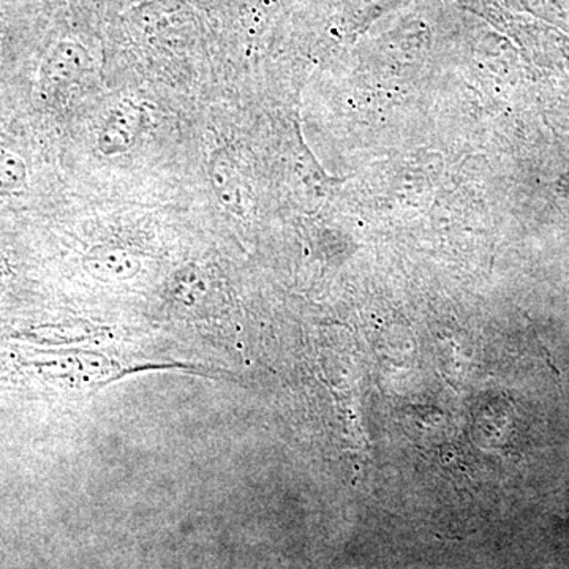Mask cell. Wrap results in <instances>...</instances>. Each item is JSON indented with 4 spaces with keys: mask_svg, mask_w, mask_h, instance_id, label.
Wrapping results in <instances>:
<instances>
[{
    "mask_svg": "<svg viewBox=\"0 0 569 569\" xmlns=\"http://www.w3.org/2000/svg\"><path fill=\"white\" fill-rule=\"evenodd\" d=\"M146 116L141 104L132 99L122 100L104 119L97 148L107 157L121 156L137 144L144 129Z\"/></svg>",
    "mask_w": 569,
    "mask_h": 569,
    "instance_id": "obj_1",
    "label": "cell"
},
{
    "mask_svg": "<svg viewBox=\"0 0 569 569\" xmlns=\"http://www.w3.org/2000/svg\"><path fill=\"white\" fill-rule=\"evenodd\" d=\"M86 67V59H82L77 51H69L66 54H59L52 63V69L48 71V80L56 82L54 86H66V82L77 80Z\"/></svg>",
    "mask_w": 569,
    "mask_h": 569,
    "instance_id": "obj_4",
    "label": "cell"
},
{
    "mask_svg": "<svg viewBox=\"0 0 569 569\" xmlns=\"http://www.w3.org/2000/svg\"><path fill=\"white\" fill-rule=\"evenodd\" d=\"M86 268L97 279L127 280L140 272L141 261L121 247H99L89 254Z\"/></svg>",
    "mask_w": 569,
    "mask_h": 569,
    "instance_id": "obj_2",
    "label": "cell"
},
{
    "mask_svg": "<svg viewBox=\"0 0 569 569\" xmlns=\"http://www.w3.org/2000/svg\"><path fill=\"white\" fill-rule=\"evenodd\" d=\"M209 179L213 194L219 203L224 208L233 209L238 204V187L234 182L233 168L230 160L223 153H212L211 163H209Z\"/></svg>",
    "mask_w": 569,
    "mask_h": 569,
    "instance_id": "obj_3",
    "label": "cell"
},
{
    "mask_svg": "<svg viewBox=\"0 0 569 569\" xmlns=\"http://www.w3.org/2000/svg\"><path fill=\"white\" fill-rule=\"evenodd\" d=\"M26 179V168L20 159L0 153V192L18 189Z\"/></svg>",
    "mask_w": 569,
    "mask_h": 569,
    "instance_id": "obj_5",
    "label": "cell"
}]
</instances>
